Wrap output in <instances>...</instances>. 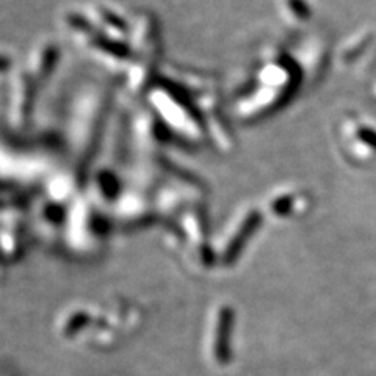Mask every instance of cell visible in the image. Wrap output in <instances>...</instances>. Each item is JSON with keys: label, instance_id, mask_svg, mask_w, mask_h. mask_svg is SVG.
Wrapping results in <instances>:
<instances>
[{"label": "cell", "instance_id": "1", "mask_svg": "<svg viewBox=\"0 0 376 376\" xmlns=\"http://www.w3.org/2000/svg\"><path fill=\"white\" fill-rule=\"evenodd\" d=\"M290 5H292L295 14L300 16V18H307L309 16V10H307V7L301 0H290Z\"/></svg>", "mask_w": 376, "mask_h": 376}, {"label": "cell", "instance_id": "2", "mask_svg": "<svg viewBox=\"0 0 376 376\" xmlns=\"http://www.w3.org/2000/svg\"><path fill=\"white\" fill-rule=\"evenodd\" d=\"M361 136L362 140H366L367 143H370L372 146H376V140H375V134L370 132V130H361Z\"/></svg>", "mask_w": 376, "mask_h": 376}]
</instances>
